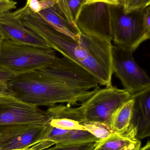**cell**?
<instances>
[{"label":"cell","mask_w":150,"mask_h":150,"mask_svg":"<svg viewBox=\"0 0 150 150\" xmlns=\"http://www.w3.org/2000/svg\"><path fill=\"white\" fill-rule=\"evenodd\" d=\"M144 27L148 32L150 33V6L146 7L144 11Z\"/></svg>","instance_id":"24"},{"label":"cell","mask_w":150,"mask_h":150,"mask_svg":"<svg viewBox=\"0 0 150 150\" xmlns=\"http://www.w3.org/2000/svg\"><path fill=\"white\" fill-rule=\"evenodd\" d=\"M135 129L131 126L127 132L116 134L99 142L94 150H122L125 149H140L141 142L136 137Z\"/></svg>","instance_id":"14"},{"label":"cell","mask_w":150,"mask_h":150,"mask_svg":"<svg viewBox=\"0 0 150 150\" xmlns=\"http://www.w3.org/2000/svg\"><path fill=\"white\" fill-rule=\"evenodd\" d=\"M43 127L17 131L0 136V150H16L25 149L41 135Z\"/></svg>","instance_id":"13"},{"label":"cell","mask_w":150,"mask_h":150,"mask_svg":"<svg viewBox=\"0 0 150 150\" xmlns=\"http://www.w3.org/2000/svg\"><path fill=\"white\" fill-rule=\"evenodd\" d=\"M81 33L112 42L110 4L102 1L89 3L82 7L77 18Z\"/></svg>","instance_id":"8"},{"label":"cell","mask_w":150,"mask_h":150,"mask_svg":"<svg viewBox=\"0 0 150 150\" xmlns=\"http://www.w3.org/2000/svg\"><path fill=\"white\" fill-rule=\"evenodd\" d=\"M40 4L41 10L53 6L56 4L58 0H38Z\"/></svg>","instance_id":"26"},{"label":"cell","mask_w":150,"mask_h":150,"mask_svg":"<svg viewBox=\"0 0 150 150\" xmlns=\"http://www.w3.org/2000/svg\"><path fill=\"white\" fill-rule=\"evenodd\" d=\"M26 5L33 12L38 13L41 10V7L38 0H27Z\"/></svg>","instance_id":"25"},{"label":"cell","mask_w":150,"mask_h":150,"mask_svg":"<svg viewBox=\"0 0 150 150\" xmlns=\"http://www.w3.org/2000/svg\"><path fill=\"white\" fill-rule=\"evenodd\" d=\"M99 142L77 145H55V147L45 150H94L97 145Z\"/></svg>","instance_id":"20"},{"label":"cell","mask_w":150,"mask_h":150,"mask_svg":"<svg viewBox=\"0 0 150 150\" xmlns=\"http://www.w3.org/2000/svg\"><path fill=\"white\" fill-rule=\"evenodd\" d=\"M133 53L115 45L112 47L113 72L132 95L150 87L149 77L135 61Z\"/></svg>","instance_id":"7"},{"label":"cell","mask_w":150,"mask_h":150,"mask_svg":"<svg viewBox=\"0 0 150 150\" xmlns=\"http://www.w3.org/2000/svg\"><path fill=\"white\" fill-rule=\"evenodd\" d=\"M119 3L123 7V12L127 14L150 6V0H119Z\"/></svg>","instance_id":"19"},{"label":"cell","mask_w":150,"mask_h":150,"mask_svg":"<svg viewBox=\"0 0 150 150\" xmlns=\"http://www.w3.org/2000/svg\"><path fill=\"white\" fill-rule=\"evenodd\" d=\"M50 116L49 125L66 130H85L82 125L84 117L80 107L69 105H55L46 110Z\"/></svg>","instance_id":"10"},{"label":"cell","mask_w":150,"mask_h":150,"mask_svg":"<svg viewBox=\"0 0 150 150\" xmlns=\"http://www.w3.org/2000/svg\"><path fill=\"white\" fill-rule=\"evenodd\" d=\"M8 83L17 98L48 107L59 103L78 105L100 86L93 75L63 57L45 68L16 75Z\"/></svg>","instance_id":"1"},{"label":"cell","mask_w":150,"mask_h":150,"mask_svg":"<svg viewBox=\"0 0 150 150\" xmlns=\"http://www.w3.org/2000/svg\"><path fill=\"white\" fill-rule=\"evenodd\" d=\"M57 58L53 48L18 44L0 36V67L16 75L45 68Z\"/></svg>","instance_id":"3"},{"label":"cell","mask_w":150,"mask_h":150,"mask_svg":"<svg viewBox=\"0 0 150 150\" xmlns=\"http://www.w3.org/2000/svg\"><path fill=\"white\" fill-rule=\"evenodd\" d=\"M16 76L10 70L0 67V82H8Z\"/></svg>","instance_id":"22"},{"label":"cell","mask_w":150,"mask_h":150,"mask_svg":"<svg viewBox=\"0 0 150 150\" xmlns=\"http://www.w3.org/2000/svg\"><path fill=\"white\" fill-rule=\"evenodd\" d=\"M144 9L126 14L120 3L110 4L112 41L115 45L134 52L142 43L149 39L150 33L144 24Z\"/></svg>","instance_id":"5"},{"label":"cell","mask_w":150,"mask_h":150,"mask_svg":"<svg viewBox=\"0 0 150 150\" xmlns=\"http://www.w3.org/2000/svg\"><path fill=\"white\" fill-rule=\"evenodd\" d=\"M134 100L131 126L136 131V139L150 136V87L133 95Z\"/></svg>","instance_id":"11"},{"label":"cell","mask_w":150,"mask_h":150,"mask_svg":"<svg viewBox=\"0 0 150 150\" xmlns=\"http://www.w3.org/2000/svg\"><path fill=\"white\" fill-rule=\"evenodd\" d=\"M139 150H150V142L149 141L146 144L145 146H144L143 148H140Z\"/></svg>","instance_id":"28"},{"label":"cell","mask_w":150,"mask_h":150,"mask_svg":"<svg viewBox=\"0 0 150 150\" xmlns=\"http://www.w3.org/2000/svg\"><path fill=\"white\" fill-rule=\"evenodd\" d=\"M140 149H138V148H135V149H125L122 150H139Z\"/></svg>","instance_id":"30"},{"label":"cell","mask_w":150,"mask_h":150,"mask_svg":"<svg viewBox=\"0 0 150 150\" xmlns=\"http://www.w3.org/2000/svg\"><path fill=\"white\" fill-rule=\"evenodd\" d=\"M100 141L86 130H67L56 145H71L84 144Z\"/></svg>","instance_id":"16"},{"label":"cell","mask_w":150,"mask_h":150,"mask_svg":"<svg viewBox=\"0 0 150 150\" xmlns=\"http://www.w3.org/2000/svg\"><path fill=\"white\" fill-rule=\"evenodd\" d=\"M50 25L59 31L78 40L81 32L76 26L71 25L60 10L57 3L51 7L42 10L38 13Z\"/></svg>","instance_id":"12"},{"label":"cell","mask_w":150,"mask_h":150,"mask_svg":"<svg viewBox=\"0 0 150 150\" xmlns=\"http://www.w3.org/2000/svg\"><path fill=\"white\" fill-rule=\"evenodd\" d=\"M87 3L93 2L100 1V0H87Z\"/></svg>","instance_id":"29"},{"label":"cell","mask_w":150,"mask_h":150,"mask_svg":"<svg viewBox=\"0 0 150 150\" xmlns=\"http://www.w3.org/2000/svg\"><path fill=\"white\" fill-rule=\"evenodd\" d=\"M82 125L85 130L100 141L117 134L110 126L98 122H85Z\"/></svg>","instance_id":"18"},{"label":"cell","mask_w":150,"mask_h":150,"mask_svg":"<svg viewBox=\"0 0 150 150\" xmlns=\"http://www.w3.org/2000/svg\"><path fill=\"white\" fill-rule=\"evenodd\" d=\"M16 150H33L31 149H28V148H25V149H21Z\"/></svg>","instance_id":"31"},{"label":"cell","mask_w":150,"mask_h":150,"mask_svg":"<svg viewBox=\"0 0 150 150\" xmlns=\"http://www.w3.org/2000/svg\"><path fill=\"white\" fill-rule=\"evenodd\" d=\"M50 116L46 110L12 95L0 96V135L45 127Z\"/></svg>","instance_id":"4"},{"label":"cell","mask_w":150,"mask_h":150,"mask_svg":"<svg viewBox=\"0 0 150 150\" xmlns=\"http://www.w3.org/2000/svg\"><path fill=\"white\" fill-rule=\"evenodd\" d=\"M133 95L125 89L112 85L100 86L95 93L80 104L85 121L98 122L111 127L112 120L116 111Z\"/></svg>","instance_id":"6"},{"label":"cell","mask_w":150,"mask_h":150,"mask_svg":"<svg viewBox=\"0 0 150 150\" xmlns=\"http://www.w3.org/2000/svg\"><path fill=\"white\" fill-rule=\"evenodd\" d=\"M100 1L104 2L110 4H119V0H100Z\"/></svg>","instance_id":"27"},{"label":"cell","mask_w":150,"mask_h":150,"mask_svg":"<svg viewBox=\"0 0 150 150\" xmlns=\"http://www.w3.org/2000/svg\"><path fill=\"white\" fill-rule=\"evenodd\" d=\"M13 95L8 82H0V96Z\"/></svg>","instance_id":"23"},{"label":"cell","mask_w":150,"mask_h":150,"mask_svg":"<svg viewBox=\"0 0 150 150\" xmlns=\"http://www.w3.org/2000/svg\"><path fill=\"white\" fill-rule=\"evenodd\" d=\"M24 26L43 39L50 48L93 75L100 85H112V42L81 33L78 40L54 28L26 4L13 12Z\"/></svg>","instance_id":"2"},{"label":"cell","mask_w":150,"mask_h":150,"mask_svg":"<svg viewBox=\"0 0 150 150\" xmlns=\"http://www.w3.org/2000/svg\"><path fill=\"white\" fill-rule=\"evenodd\" d=\"M87 0H58L57 4L62 13L72 25L76 26L77 18Z\"/></svg>","instance_id":"17"},{"label":"cell","mask_w":150,"mask_h":150,"mask_svg":"<svg viewBox=\"0 0 150 150\" xmlns=\"http://www.w3.org/2000/svg\"><path fill=\"white\" fill-rule=\"evenodd\" d=\"M134 102V100L132 97L122 105L114 115L111 127L117 134H123L130 129Z\"/></svg>","instance_id":"15"},{"label":"cell","mask_w":150,"mask_h":150,"mask_svg":"<svg viewBox=\"0 0 150 150\" xmlns=\"http://www.w3.org/2000/svg\"><path fill=\"white\" fill-rule=\"evenodd\" d=\"M0 36L18 44L49 47L43 39L24 26L11 11L0 16Z\"/></svg>","instance_id":"9"},{"label":"cell","mask_w":150,"mask_h":150,"mask_svg":"<svg viewBox=\"0 0 150 150\" xmlns=\"http://www.w3.org/2000/svg\"><path fill=\"white\" fill-rule=\"evenodd\" d=\"M17 4L13 0H0V16L16 9Z\"/></svg>","instance_id":"21"}]
</instances>
